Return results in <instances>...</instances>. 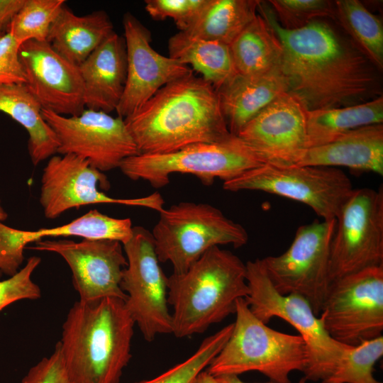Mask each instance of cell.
Masks as SVG:
<instances>
[{"instance_id":"d6986e66","label":"cell","mask_w":383,"mask_h":383,"mask_svg":"<svg viewBox=\"0 0 383 383\" xmlns=\"http://www.w3.org/2000/svg\"><path fill=\"white\" fill-rule=\"evenodd\" d=\"M28 89L43 109L78 116L85 109L79 67L55 52L47 41L30 40L19 48Z\"/></svg>"},{"instance_id":"4fadbf2b","label":"cell","mask_w":383,"mask_h":383,"mask_svg":"<svg viewBox=\"0 0 383 383\" xmlns=\"http://www.w3.org/2000/svg\"><path fill=\"white\" fill-rule=\"evenodd\" d=\"M383 265V189H353L336 218L329 259L331 282Z\"/></svg>"},{"instance_id":"5bb4252c","label":"cell","mask_w":383,"mask_h":383,"mask_svg":"<svg viewBox=\"0 0 383 383\" xmlns=\"http://www.w3.org/2000/svg\"><path fill=\"white\" fill-rule=\"evenodd\" d=\"M107 189L105 174L89 161L73 154L49 158L41 177L40 203L45 216L55 219L67 210L96 204H114L139 206L162 211L165 200L159 192L133 199L111 197L98 189Z\"/></svg>"},{"instance_id":"603a6c76","label":"cell","mask_w":383,"mask_h":383,"mask_svg":"<svg viewBox=\"0 0 383 383\" xmlns=\"http://www.w3.org/2000/svg\"><path fill=\"white\" fill-rule=\"evenodd\" d=\"M113 32V23L104 11L79 16L65 4L52 23L46 41L79 67Z\"/></svg>"},{"instance_id":"d590c367","label":"cell","mask_w":383,"mask_h":383,"mask_svg":"<svg viewBox=\"0 0 383 383\" xmlns=\"http://www.w3.org/2000/svg\"><path fill=\"white\" fill-rule=\"evenodd\" d=\"M207 0H146L145 11L156 21L172 18L179 31L195 19Z\"/></svg>"},{"instance_id":"cb8c5ba5","label":"cell","mask_w":383,"mask_h":383,"mask_svg":"<svg viewBox=\"0 0 383 383\" xmlns=\"http://www.w3.org/2000/svg\"><path fill=\"white\" fill-rule=\"evenodd\" d=\"M42 110L26 84L0 87V112L9 116L28 132V149L34 165L55 155L59 147L56 134L43 118Z\"/></svg>"},{"instance_id":"b9f144b4","label":"cell","mask_w":383,"mask_h":383,"mask_svg":"<svg viewBox=\"0 0 383 383\" xmlns=\"http://www.w3.org/2000/svg\"><path fill=\"white\" fill-rule=\"evenodd\" d=\"M7 216L8 215L3 209L2 206H1V201H0V223H2V221H5Z\"/></svg>"},{"instance_id":"6da1fadb","label":"cell","mask_w":383,"mask_h":383,"mask_svg":"<svg viewBox=\"0 0 383 383\" xmlns=\"http://www.w3.org/2000/svg\"><path fill=\"white\" fill-rule=\"evenodd\" d=\"M257 13L282 44L280 70L289 92L308 111L360 104L373 91L376 80L371 62L328 23L317 19L299 29H285L269 4L262 1Z\"/></svg>"},{"instance_id":"484cf974","label":"cell","mask_w":383,"mask_h":383,"mask_svg":"<svg viewBox=\"0 0 383 383\" xmlns=\"http://www.w3.org/2000/svg\"><path fill=\"white\" fill-rule=\"evenodd\" d=\"M235 71L253 75L280 69L282 47L268 22L259 13L229 45Z\"/></svg>"},{"instance_id":"4316f807","label":"cell","mask_w":383,"mask_h":383,"mask_svg":"<svg viewBox=\"0 0 383 383\" xmlns=\"http://www.w3.org/2000/svg\"><path fill=\"white\" fill-rule=\"evenodd\" d=\"M382 121V95L355 105L307 111L308 148L328 143L355 128Z\"/></svg>"},{"instance_id":"f35d334b","label":"cell","mask_w":383,"mask_h":383,"mask_svg":"<svg viewBox=\"0 0 383 383\" xmlns=\"http://www.w3.org/2000/svg\"><path fill=\"white\" fill-rule=\"evenodd\" d=\"M26 0H0V32L6 33Z\"/></svg>"},{"instance_id":"f546056e","label":"cell","mask_w":383,"mask_h":383,"mask_svg":"<svg viewBox=\"0 0 383 383\" xmlns=\"http://www.w3.org/2000/svg\"><path fill=\"white\" fill-rule=\"evenodd\" d=\"M383 355V336L352 346L322 383H382L374 375V366Z\"/></svg>"},{"instance_id":"8d00e7d4","label":"cell","mask_w":383,"mask_h":383,"mask_svg":"<svg viewBox=\"0 0 383 383\" xmlns=\"http://www.w3.org/2000/svg\"><path fill=\"white\" fill-rule=\"evenodd\" d=\"M20 383H77L71 376L59 343L53 353L31 367Z\"/></svg>"},{"instance_id":"d6a6232c","label":"cell","mask_w":383,"mask_h":383,"mask_svg":"<svg viewBox=\"0 0 383 383\" xmlns=\"http://www.w3.org/2000/svg\"><path fill=\"white\" fill-rule=\"evenodd\" d=\"M279 25L287 30L301 28L318 18L335 19L334 4L326 0H271Z\"/></svg>"},{"instance_id":"83f0119b","label":"cell","mask_w":383,"mask_h":383,"mask_svg":"<svg viewBox=\"0 0 383 383\" xmlns=\"http://www.w3.org/2000/svg\"><path fill=\"white\" fill-rule=\"evenodd\" d=\"M259 0H207L182 32L229 45L257 14Z\"/></svg>"},{"instance_id":"30bf717a","label":"cell","mask_w":383,"mask_h":383,"mask_svg":"<svg viewBox=\"0 0 383 383\" xmlns=\"http://www.w3.org/2000/svg\"><path fill=\"white\" fill-rule=\"evenodd\" d=\"M335 226L336 219L299 226L284 252L261 259L277 291L303 296L318 316L331 284L330 248Z\"/></svg>"},{"instance_id":"60d3db41","label":"cell","mask_w":383,"mask_h":383,"mask_svg":"<svg viewBox=\"0 0 383 383\" xmlns=\"http://www.w3.org/2000/svg\"><path fill=\"white\" fill-rule=\"evenodd\" d=\"M192 383H216L215 378L206 370L201 372Z\"/></svg>"},{"instance_id":"7a4b0ae2","label":"cell","mask_w":383,"mask_h":383,"mask_svg":"<svg viewBox=\"0 0 383 383\" xmlns=\"http://www.w3.org/2000/svg\"><path fill=\"white\" fill-rule=\"evenodd\" d=\"M140 154H161L231 134L216 89L193 73L159 89L124 119Z\"/></svg>"},{"instance_id":"836d02e7","label":"cell","mask_w":383,"mask_h":383,"mask_svg":"<svg viewBox=\"0 0 383 383\" xmlns=\"http://www.w3.org/2000/svg\"><path fill=\"white\" fill-rule=\"evenodd\" d=\"M40 262V257L32 256L16 274L0 281V311L13 302L41 297L39 286L32 280V274Z\"/></svg>"},{"instance_id":"7bdbcfd3","label":"cell","mask_w":383,"mask_h":383,"mask_svg":"<svg viewBox=\"0 0 383 383\" xmlns=\"http://www.w3.org/2000/svg\"><path fill=\"white\" fill-rule=\"evenodd\" d=\"M306 379L303 377L299 382V383H306Z\"/></svg>"},{"instance_id":"5b68a950","label":"cell","mask_w":383,"mask_h":383,"mask_svg":"<svg viewBox=\"0 0 383 383\" xmlns=\"http://www.w3.org/2000/svg\"><path fill=\"white\" fill-rule=\"evenodd\" d=\"M232 333L206 371L213 377L257 371L274 383H292V372H304L309 362L299 335L271 328L250 310L245 298L236 302Z\"/></svg>"},{"instance_id":"e575fe53","label":"cell","mask_w":383,"mask_h":383,"mask_svg":"<svg viewBox=\"0 0 383 383\" xmlns=\"http://www.w3.org/2000/svg\"><path fill=\"white\" fill-rule=\"evenodd\" d=\"M33 243L30 231L13 228L0 223V277H11L21 266L27 245Z\"/></svg>"},{"instance_id":"ab89813d","label":"cell","mask_w":383,"mask_h":383,"mask_svg":"<svg viewBox=\"0 0 383 383\" xmlns=\"http://www.w3.org/2000/svg\"><path fill=\"white\" fill-rule=\"evenodd\" d=\"M216 383H246L243 382L239 377L238 375L227 374H221L214 377ZM265 383H274L272 382H267Z\"/></svg>"},{"instance_id":"74e56055","label":"cell","mask_w":383,"mask_h":383,"mask_svg":"<svg viewBox=\"0 0 383 383\" xmlns=\"http://www.w3.org/2000/svg\"><path fill=\"white\" fill-rule=\"evenodd\" d=\"M19 44L10 33L0 39V87L26 84V78L19 59Z\"/></svg>"},{"instance_id":"d4e9b609","label":"cell","mask_w":383,"mask_h":383,"mask_svg":"<svg viewBox=\"0 0 383 383\" xmlns=\"http://www.w3.org/2000/svg\"><path fill=\"white\" fill-rule=\"evenodd\" d=\"M169 57L191 65L216 89L236 74L229 45L179 31L168 40Z\"/></svg>"},{"instance_id":"e0dca14e","label":"cell","mask_w":383,"mask_h":383,"mask_svg":"<svg viewBox=\"0 0 383 383\" xmlns=\"http://www.w3.org/2000/svg\"><path fill=\"white\" fill-rule=\"evenodd\" d=\"M127 56V74L124 91L116 109L125 119L159 89L193 73L187 65L156 52L150 43V31L132 13L123 17Z\"/></svg>"},{"instance_id":"2e32d148","label":"cell","mask_w":383,"mask_h":383,"mask_svg":"<svg viewBox=\"0 0 383 383\" xmlns=\"http://www.w3.org/2000/svg\"><path fill=\"white\" fill-rule=\"evenodd\" d=\"M27 248L55 252L67 263L72 284L81 301L113 297L126 299L121 288V276L127 265L123 245L116 240H38Z\"/></svg>"},{"instance_id":"ffe728a7","label":"cell","mask_w":383,"mask_h":383,"mask_svg":"<svg viewBox=\"0 0 383 383\" xmlns=\"http://www.w3.org/2000/svg\"><path fill=\"white\" fill-rule=\"evenodd\" d=\"M84 84V106L107 113L116 111L127 74L125 40L111 33L79 66Z\"/></svg>"},{"instance_id":"9a60e30c","label":"cell","mask_w":383,"mask_h":383,"mask_svg":"<svg viewBox=\"0 0 383 383\" xmlns=\"http://www.w3.org/2000/svg\"><path fill=\"white\" fill-rule=\"evenodd\" d=\"M42 116L58 139L57 152L81 157L102 172L140 154L124 119L118 116L89 109L72 116L43 109Z\"/></svg>"},{"instance_id":"ac0fdd59","label":"cell","mask_w":383,"mask_h":383,"mask_svg":"<svg viewBox=\"0 0 383 383\" xmlns=\"http://www.w3.org/2000/svg\"><path fill=\"white\" fill-rule=\"evenodd\" d=\"M307 109L294 94L286 92L270 103L238 133L267 164L292 166L308 149Z\"/></svg>"},{"instance_id":"ee69618b","label":"cell","mask_w":383,"mask_h":383,"mask_svg":"<svg viewBox=\"0 0 383 383\" xmlns=\"http://www.w3.org/2000/svg\"><path fill=\"white\" fill-rule=\"evenodd\" d=\"M6 33H4L2 32H0V39L1 38V37H3Z\"/></svg>"},{"instance_id":"8fae6325","label":"cell","mask_w":383,"mask_h":383,"mask_svg":"<svg viewBox=\"0 0 383 383\" xmlns=\"http://www.w3.org/2000/svg\"><path fill=\"white\" fill-rule=\"evenodd\" d=\"M127 265L121 288L126 294L125 306L145 340L172 333V313L167 301V277L160 265L151 232L135 226L131 239L123 245Z\"/></svg>"},{"instance_id":"7c38bea8","label":"cell","mask_w":383,"mask_h":383,"mask_svg":"<svg viewBox=\"0 0 383 383\" xmlns=\"http://www.w3.org/2000/svg\"><path fill=\"white\" fill-rule=\"evenodd\" d=\"M319 316L329 335L344 345L382 335L383 265L332 282Z\"/></svg>"},{"instance_id":"3957f363","label":"cell","mask_w":383,"mask_h":383,"mask_svg":"<svg viewBox=\"0 0 383 383\" xmlns=\"http://www.w3.org/2000/svg\"><path fill=\"white\" fill-rule=\"evenodd\" d=\"M135 322L124 301H78L70 309L58 342L77 383H119L131 358Z\"/></svg>"},{"instance_id":"52a82bcc","label":"cell","mask_w":383,"mask_h":383,"mask_svg":"<svg viewBox=\"0 0 383 383\" xmlns=\"http://www.w3.org/2000/svg\"><path fill=\"white\" fill-rule=\"evenodd\" d=\"M245 266L249 294L245 299L251 312L265 324L277 317L292 325L309 350V362L304 377L306 381H324L352 346L340 343L329 335L321 318L314 313L305 298L296 294L278 292L261 259L248 261Z\"/></svg>"},{"instance_id":"7402d4cb","label":"cell","mask_w":383,"mask_h":383,"mask_svg":"<svg viewBox=\"0 0 383 383\" xmlns=\"http://www.w3.org/2000/svg\"><path fill=\"white\" fill-rule=\"evenodd\" d=\"M216 90L228 130L235 135L267 106L289 92L280 69L253 75L237 73Z\"/></svg>"},{"instance_id":"277c9868","label":"cell","mask_w":383,"mask_h":383,"mask_svg":"<svg viewBox=\"0 0 383 383\" xmlns=\"http://www.w3.org/2000/svg\"><path fill=\"white\" fill-rule=\"evenodd\" d=\"M249 288L245 264L216 246L185 272L167 277V301L177 338L199 334L235 313L236 302Z\"/></svg>"},{"instance_id":"4dcf8cb0","label":"cell","mask_w":383,"mask_h":383,"mask_svg":"<svg viewBox=\"0 0 383 383\" xmlns=\"http://www.w3.org/2000/svg\"><path fill=\"white\" fill-rule=\"evenodd\" d=\"M233 327V323L208 336L191 356L160 375L133 383H192L221 350L232 333Z\"/></svg>"},{"instance_id":"ba28073f","label":"cell","mask_w":383,"mask_h":383,"mask_svg":"<svg viewBox=\"0 0 383 383\" xmlns=\"http://www.w3.org/2000/svg\"><path fill=\"white\" fill-rule=\"evenodd\" d=\"M151 233L160 262H170L173 273L185 272L211 248L245 245L248 234L240 223L206 203L182 201L164 209Z\"/></svg>"},{"instance_id":"f1b7e54d","label":"cell","mask_w":383,"mask_h":383,"mask_svg":"<svg viewBox=\"0 0 383 383\" xmlns=\"http://www.w3.org/2000/svg\"><path fill=\"white\" fill-rule=\"evenodd\" d=\"M335 19L350 35L357 49L372 64L383 68V25L358 0L333 2Z\"/></svg>"},{"instance_id":"44dd1931","label":"cell","mask_w":383,"mask_h":383,"mask_svg":"<svg viewBox=\"0 0 383 383\" xmlns=\"http://www.w3.org/2000/svg\"><path fill=\"white\" fill-rule=\"evenodd\" d=\"M296 165L348 167L383 175V124L351 130L334 140L307 149Z\"/></svg>"},{"instance_id":"9c48e42d","label":"cell","mask_w":383,"mask_h":383,"mask_svg":"<svg viewBox=\"0 0 383 383\" xmlns=\"http://www.w3.org/2000/svg\"><path fill=\"white\" fill-rule=\"evenodd\" d=\"M229 192L260 191L303 203L325 221L336 219L353 191L339 168L265 164L223 182Z\"/></svg>"},{"instance_id":"8992f818","label":"cell","mask_w":383,"mask_h":383,"mask_svg":"<svg viewBox=\"0 0 383 383\" xmlns=\"http://www.w3.org/2000/svg\"><path fill=\"white\" fill-rule=\"evenodd\" d=\"M265 164L255 150L232 135L222 141L194 144L171 152L131 156L119 169L129 179L147 181L159 189L169 184L175 173L192 174L211 185L216 179L226 182Z\"/></svg>"},{"instance_id":"1f68e13d","label":"cell","mask_w":383,"mask_h":383,"mask_svg":"<svg viewBox=\"0 0 383 383\" xmlns=\"http://www.w3.org/2000/svg\"><path fill=\"white\" fill-rule=\"evenodd\" d=\"M65 0H26L8 32L19 44L30 40L46 41L50 26Z\"/></svg>"}]
</instances>
